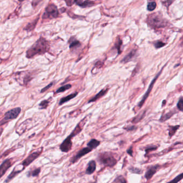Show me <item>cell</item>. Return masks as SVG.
Segmentation results:
<instances>
[{"instance_id":"cell-1","label":"cell","mask_w":183,"mask_h":183,"mask_svg":"<svg viewBox=\"0 0 183 183\" xmlns=\"http://www.w3.org/2000/svg\"><path fill=\"white\" fill-rule=\"evenodd\" d=\"M49 49L50 44L48 41L45 39L40 38L26 51V57L32 58L37 55L44 54Z\"/></svg>"},{"instance_id":"cell-2","label":"cell","mask_w":183,"mask_h":183,"mask_svg":"<svg viewBox=\"0 0 183 183\" xmlns=\"http://www.w3.org/2000/svg\"><path fill=\"white\" fill-rule=\"evenodd\" d=\"M97 160L104 167H113L117 163V160L109 152H103L99 154Z\"/></svg>"},{"instance_id":"cell-3","label":"cell","mask_w":183,"mask_h":183,"mask_svg":"<svg viewBox=\"0 0 183 183\" xmlns=\"http://www.w3.org/2000/svg\"><path fill=\"white\" fill-rule=\"evenodd\" d=\"M147 23L149 26L154 28L164 27L167 24L165 19L158 14L150 15L147 18Z\"/></svg>"},{"instance_id":"cell-4","label":"cell","mask_w":183,"mask_h":183,"mask_svg":"<svg viewBox=\"0 0 183 183\" xmlns=\"http://www.w3.org/2000/svg\"><path fill=\"white\" fill-rule=\"evenodd\" d=\"M21 112V108L20 107L12 109L11 110L7 111L4 115L3 119L1 121V125L2 126L4 124L7 123L12 119H17V117L20 114Z\"/></svg>"},{"instance_id":"cell-5","label":"cell","mask_w":183,"mask_h":183,"mask_svg":"<svg viewBox=\"0 0 183 183\" xmlns=\"http://www.w3.org/2000/svg\"><path fill=\"white\" fill-rule=\"evenodd\" d=\"M42 151H43V147H40V148L31 153L26 159L23 161L22 163H21V165H22L24 169L26 167H28V165L31 164L34 160H36L41 155Z\"/></svg>"},{"instance_id":"cell-6","label":"cell","mask_w":183,"mask_h":183,"mask_svg":"<svg viewBox=\"0 0 183 183\" xmlns=\"http://www.w3.org/2000/svg\"><path fill=\"white\" fill-rule=\"evenodd\" d=\"M59 11L56 6L50 4L47 6L44 14L42 16L44 19H52L58 16Z\"/></svg>"},{"instance_id":"cell-7","label":"cell","mask_w":183,"mask_h":183,"mask_svg":"<svg viewBox=\"0 0 183 183\" xmlns=\"http://www.w3.org/2000/svg\"><path fill=\"white\" fill-rule=\"evenodd\" d=\"M162 69L161 70V71H159V73H157L156 76L155 77V78L153 79V81H151V83L149 85V87H148V89L147 91H146V92L145 94L143 95V98H142V99L141 100V101L139 102V105H138V106H139L140 108H141V107L143 106V105H144V103L145 102V101L147 100L148 97H149V94H150V93L151 92L152 89H153V87H154V85L155 84L156 81H157V79L159 77L160 75H161Z\"/></svg>"},{"instance_id":"cell-8","label":"cell","mask_w":183,"mask_h":183,"mask_svg":"<svg viewBox=\"0 0 183 183\" xmlns=\"http://www.w3.org/2000/svg\"><path fill=\"white\" fill-rule=\"evenodd\" d=\"M93 151V149H91L90 148L88 147H85L82 149H80V151L76 154V155L73 156L72 157H71L70 159V162L72 164L76 163L81 158L83 157L84 156L88 154V153Z\"/></svg>"},{"instance_id":"cell-9","label":"cell","mask_w":183,"mask_h":183,"mask_svg":"<svg viewBox=\"0 0 183 183\" xmlns=\"http://www.w3.org/2000/svg\"><path fill=\"white\" fill-rule=\"evenodd\" d=\"M72 137L69 135L66 139H64L60 146V149L62 152L68 153L71 151L72 148Z\"/></svg>"},{"instance_id":"cell-10","label":"cell","mask_w":183,"mask_h":183,"mask_svg":"<svg viewBox=\"0 0 183 183\" xmlns=\"http://www.w3.org/2000/svg\"><path fill=\"white\" fill-rule=\"evenodd\" d=\"M88 117L85 116L77 124L76 127H75L74 130L72 131V132L70 135L71 137L72 138L75 137L76 135L79 134L81 131H82L85 124H86L87 121H88Z\"/></svg>"},{"instance_id":"cell-11","label":"cell","mask_w":183,"mask_h":183,"mask_svg":"<svg viewBox=\"0 0 183 183\" xmlns=\"http://www.w3.org/2000/svg\"><path fill=\"white\" fill-rule=\"evenodd\" d=\"M32 123V119H28L25 121H24L22 123H21L19 127L16 129V133H18L20 135L23 134V133L27 131V129L29 127L31 124Z\"/></svg>"},{"instance_id":"cell-12","label":"cell","mask_w":183,"mask_h":183,"mask_svg":"<svg viewBox=\"0 0 183 183\" xmlns=\"http://www.w3.org/2000/svg\"><path fill=\"white\" fill-rule=\"evenodd\" d=\"M12 162L11 159H6L5 160L0 166V177L2 178L3 175L6 173L8 169L12 166Z\"/></svg>"},{"instance_id":"cell-13","label":"cell","mask_w":183,"mask_h":183,"mask_svg":"<svg viewBox=\"0 0 183 183\" xmlns=\"http://www.w3.org/2000/svg\"><path fill=\"white\" fill-rule=\"evenodd\" d=\"M160 167L161 166L159 164L149 167L145 173V178L147 180L151 179L153 176L157 173V170L160 168Z\"/></svg>"},{"instance_id":"cell-14","label":"cell","mask_w":183,"mask_h":183,"mask_svg":"<svg viewBox=\"0 0 183 183\" xmlns=\"http://www.w3.org/2000/svg\"><path fill=\"white\" fill-rule=\"evenodd\" d=\"M97 163L95 160H91L87 164V168L85 170V173L87 175H91L95 173L96 170Z\"/></svg>"},{"instance_id":"cell-15","label":"cell","mask_w":183,"mask_h":183,"mask_svg":"<svg viewBox=\"0 0 183 183\" xmlns=\"http://www.w3.org/2000/svg\"><path fill=\"white\" fill-rule=\"evenodd\" d=\"M69 48L71 50H76L81 46V42L74 38H71V39L69 40Z\"/></svg>"},{"instance_id":"cell-16","label":"cell","mask_w":183,"mask_h":183,"mask_svg":"<svg viewBox=\"0 0 183 183\" xmlns=\"http://www.w3.org/2000/svg\"><path fill=\"white\" fill-rule=\"evenodd\" d=\"M20 73L23 76L22 84V85L27 84L33 78L32 75H31L30 72L24 71V72H20Z\"/></svg>"},{"instance_id":"cell-17","label":"cell","mask_w":183,"mask_h":183,"mask_svg":"<svg viewBox=\"0 0 183 183\" xmlns=\"http://www.w3.org/2000/svg\"><path fill=\"white\" fill-rule=\"evenodd\" d=\"M107 91H108V89L107 88H106V89H103L102 90H101L98 94H97L95 95V97H93L92 99H90L88 101V103L93 102H95V101L98 100V99H101V98L104 97L105 95L107 94Z\"/></svg>"},{"instance_id":"cell-18","label":"cell","mask_w":183,"mask_h":183,"mask_svg":"<svg viewBox=\"0 0 183 183\" xmlns=\"http://www.w3.org/2000/svg\"><path fill=\"white\" fill-rule=\"evenodd\" d=\"M23 169H20V170H16V168H15V169L13 170V171L10 173V175L8 176V177H7L6 179L4 181V183H8L9 181H11L13 178H14L15 177L17 176L19 173H20L21 172H22Z\"/></svg>"},{"instance_id":"cell-19","label":"cell","mask_w":183,"mask_h":183,"mask_svg":"<svg viewBox=\"0 0 183 183\" xmlns=\"http://www.w3.org/2000/svg\"><path fill=\"white\" fill-rule=\"evenodd\" d=\"M136 54H137V50L133 49L127 55H126L124 57V58H123V60H121V62L123 63H126L130 62L135 56Z\"/></svg>"},{"instance_id":"cell-20","label":"cell","mask_w":183,"mask_h":183,"mask_svg":"<svg viewBox=\"0 0 183 183\" xmlns=\"http://www.w3.org/2000/svg\"><path fill=\"white\" fill-rule=\"evenodd\" d=\"M100 143H101V142L97 140V139H92L87 143V146L90 148L91 149L94 150V149L97 148V147L99 146Z\"/></svg>"},{"instance_id":"cell-21","label":"cell","mask_w":183,"mask_h":183,"mask_svg":"<svg viewBox=\"0 0 183 183\" xmlns=\"http://www.w3.org/2000/svg\"><path fill=\"white\" fill-rule=\"evenodd\" d=\"M77 94H78V93L75 92L74 93H72L71 94L67 96V97H64V98H63L62 99H61L60 101L59 102V105L60 106V105H63L64 103L67 102L73 99V98H74L76 97Z\"/></svg>"},{"instance_id":"cell-22","label":"cell","mask_w":183,"mask_h":183,"mask_svg":"<svg viewBox=\"0 0 183 183\" xmlns=\"http://www.w3.org/2000/svg\"><path fill=\"white\" fill-rule=\"evenodd\" d=\"M41 171L40 168H36L34 169L29 170L27 173V176L28 177H37L38 176Z\"/></svg>"},{"instance_id":"cell-23","label":"cell","mask_w":183,"mask_h":183,"mask_svg":"<svg viewBox=\"0 0 183 183\" xmlns=\"http://www.w3.org/2000/svg\"><path fill=\"white\" fill-rule=\"evenodd\" d=\"M176 111L175 110H171L167 113L166 114L162 115L160 118L159 121L161 122H164L165 121H167L168 119H170L171 117L174 114H175Z\"/></svg>"},{"instance_id":"cell-24","label":"cell","mask_w":183,"mask_h":183,"mask_svg":"<svg viewBox=\"0 0 183 183\" xmlns=\"http://www.w3.org/2000/svg\"><path fill=\"white\" fill-rule=\"evenodd\" d=\"M145 115H146V111H142L141 113H140L139 114L137 115V116H135L133 119L132 122L134 123V124H136V123H138V122H139L140 121H141L144 118Z\"/></svg>"},{"instance_id":"cell-25","label":"cell","mask_w":183,"mask_h":183,"mask_svg":"<svg viewBox=\"0 0 183 183\" xmlns=\"http://www.w3.org/2000/svg\"><path fill=\"white\" fill-rule=\"evenodd\" d=\"M179 125L176 126H169V137H172L173 135H175L177 130L179 129Z\"/></svg>"},{"instance_id":"cell-26","label":"cell","mask_w":183,"mask_h":183,"mask_svg":"<svg viewBox=\"0 0 183 183\" xmlns=\"http://www.w3.org/2000/svg\"><path fill=\"white\" fill-rule=\"evenodd\" d=\"M49 103H50V101L48 100L42 101L39 104V108L40 109H45L48 107Z\"/></svg>"},{"instance_id":"cell-27","label":"cell","mask_w":183,"mask_h":183,"mask_svg":"<svg viewBox=\"0 0 183 183\" xmlns=\"http://www.w3.org/2000/svg\"><path fill=\"white\" fill-rule=\"evenodd\" d=\"M72 87V85L71 84L65 85L61 87L59 89L56 91V93H63L64 91L68 90L69 89H71Z\"/></svg>"},{"instance_id":"cell-28","label":"cell","mask_w":183,"mask_h":183,"mask_svg":"<svg viewBox=\"0 0 183 183\" xmlns=\"http://www.w3.org/2000/svg\"><path fill=\"white\" fill-rule=\"evenodd\" d=\"M94 2L93 1H91L90 0H87L86 1H85L83 2L82 3H81L79 6H82V8H86V7H89V6H93L94 5Z\"/></svg>"},{"instance_id":"cell-29","label":"cell","mask_w":183,"mask_h":183,"mask_svg":"<svg viewBox=\"0 0 183 183\" xmlns=\"http://www.w3.org/2000/svg\"><path fill=\"white\" fill-rule=\"evenodd\" d=\"M183 179V173H181L180 175H178L177 176L173 178L171 181H169L167 183H177L181 181V179Z\"/></svg>"},{"instance_id":"cell-30","label":"cell","mask_w":183,"mask_h":183,"mask_svg":"<svg viewBox=\"0 0 183 183\" xmlns=\"http://www.w3.org/2000/svg\"><path fill=\"white\" fill-rule=\"evenodd\" d=\"M114 183H127L126 179L125 178L122 176H119L118 177H117L115 181H114Z\"/></svg>"},{"instance_id":"cell-31","label":"cell","mask_w":183,"mask_h":183,"mask_svg":"<svg viewBox=\"0 0 183 183\" xmlns=\"http://www.w3.org/2000/svg\"><path fill=\"white\" fill-rule=\"evenodd\" d=\"M129 170L131 171V173H137V174H141L142 173V171L141 169L135 168V167H131L129 168Z\"/></svg>"},{"instance_id":"cell-32","label":"cell","mask_w":183,"mask_h":183,"mask_svg":"<svg viewBox=\"0 0 183 183\" xmlns=\"http://www.w3.org/2000/svg\"><path fill=\"white\" fill-rule=\"evenodd\" d=\"M156 7V3L155 2H149L147 6V9L150 11L155 10Z\"/></svg>"},{"instance_id":"cell-33","label":"cell","mask_w":183,"mask_h":183,"mask_svg":"<svg viewBox=\"0 0 183 183\" xmlns=\"http://www.w3.org/2000/svg\"><path fill=\"white\" fill-rule=\"evenodd\" d=\"M121 44H122V41L120 39H118V40L117 41V42L115 43V47L118 50V52L119 54H121V52L120 50Z\"/></svg>"},{"instance_id":"cell-34","label":"cell","mask_w":183,"mask_h":183,"mask_svg":"<svg viewBox=\"0 0 183 183\" xmlns=\"http://www.w3.org/2000/svg\"><path fill=\"white\" fill-rule=\"evenodd\" d=\"M177 108L179 110L183 112V99H181L178 101L177 105Z\"/></svg>"},{"instance_id":"cell-35","label":"cell","mask_w":183,"mask_h":183,"mask_svg":"<svg viewBox=\"0 0 183 183\" xmlns=\"http://www.w3.org/2000/svg\"><path fill=\"white\" fill-rule=\"evenodd\" d=\"M165 45V43L162 42V41H157V42H155V44H154L155 48L156 49L161 48L162 47L164 46Z\"/></svg>"},{"instance_id":"cell-36","label":"cell","mask_w":183,"mask_h":183,"mask_svg":"<svg viewBox=\"0 0 183 183\" xmlns=\"http://www.w3.org/2000/svg\"><path fill=\"white\" fill-rule=\"evenodd\" d=\"M64 1L68 6H72V4H74L75 3H76V2L77 3L78 0H64Z\"/></svg>"},{"instance_id":"cell-37","label":"cell","mask_w":183,"mask_h":183,"mask_svg":"<svg viewBox=\"0 0 183 183\" xmlns=\"http://www.w3.org/2000/svg\"><path fill=\"white\" fill-rule=\"evenodd\" d=\"M53 85V83L52 82V83H50V84H48L47 86H46V87H45L44 89H42L41 90V92H40V93H44L45 92H46V91L47 89H50V87L52 86Z\"/></svg>"},{"instance_id":"cell-38","label":"cell","mask_w":183,"mask_h":183,"mask_svg":"<svg viewBox=\"0 0 183 183\" xmlns=\"http://www.w3.org/2000/svg\"><path fill=\"white\" fill-rule=\"evenodd\" d=\"M173 0H165L164 2H163V4H164L165 6L168 7L169 6L171 5V3L173 2Z\"/></svg>"},{"instance_id":"cell-39","label":"cell","mask_w":183,"mask_h":183,"mask_svg":"<svg viewBox=\"0 0 183 183\" xmlns=\"http://www.w3.org/2000/svg\"><path fill=\"white\" fill-rule=\"evenodd\" d=\"M157 149V147L155 146H153V147H148L147 148V149H146V153H149V152L150 151H155Z\"/></svg>"},{"instance_id":"cell-40","label":"cell","mask_w":183,"mask_h":183,"mask_svg":"<svg viewBox=\"0 0 183 183\" xmlns=\"http://www.w3.org/2000/svg\"><path fill=\"white\" fill-rule=\"evenodd\" d=\"M125 130H126L127 131H133L136 128L134 126H131V127H127L126 128H124Z\"/></svg>"},{"instance_id":"cell-41","label":"cell","mask_w":183,"mask_h":183,"mask_svg":"<svg viewBox=\"0 0 183 183\" xmlns=\"http://www.w3.org/2000/svg\"><path fill=\"white\" fill-rule=\"evenodd\" d=\"M127 152L130 156H133V149H132V147H130V148L127 150Z\"/></svg>"},{"instance_id":"cell-42","label":"cell","mask_w":183,"mask_h":183,"mask_svg":"<svg viewBox=\"0 0 183 183\" xmlns=\"http://www.w3.org/2000/svg\"><path fill=\"white\" fill-rule=\"evenodd\" d=\"M18 1L20 2H22V1H24V0H18Z\"/></svg>"},{"instance_id":"cell-43","label":"cell","mask_w":183,"mask_h":183,"mask_svg":"<svg viewBox=\"0 0 183 183\" xmlns=\"http://www.w3.org/2000/svg\"></svg>"}]
</instances>
